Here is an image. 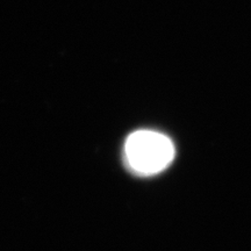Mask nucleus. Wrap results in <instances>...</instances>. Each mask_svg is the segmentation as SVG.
I'll list each match as a JSON object with an SVG mask.
<instances>
[{"label":"nucleus","mask_w":251,"mask_h":251,"mask_svg":"<svg viewBox=\"0 0 251 251\" xmlns=\"http://www.w3.org/2000/svg\"><path fill=\"white\" fill-rule=\"evenodd\" d=\"M174 157V143L168 136L158 131H134L125 143L126 163L137 175L158 174L168 168Z\"/></svg>","instance_id":"obj_1"}]
</instances>
